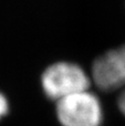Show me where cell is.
<instances>
[{
    "instance_id": "3957f363",
    "label": "cell",
    "mask_w": 125,
    "mask_h": 126,
    "mask_svg": "<svg viewBox=\"0 0 125 126\" xmlns=\"http://www.w3.org/2000/svg\"><path fill=\"white\" fill-rule=\"evenodd\" d=\"M92 79L102 91L123 89L117 97V105L125 116V46L97 58L92 66Z\"/></svg>"
},
{
    "instance_id": "6da1fadb",
    "label": "cell",
    "mask_w": 125,
    "mask_h": 126,
    "mask_svg": "<svg viewBox=\"0 0 125 126\" xmlns=\"http://www.w3.org/2000/svg\"><path fill=\"white\" fill-rule=\"evenodd\" d=\"M91 80L80 65L71 62H57L46 69L41 84L49 98L59 101L71 94L89 90Z\"/></svg>"
},
{
    "instance_id": "277c9868",
    "label": "cell",
    "mask_w": 125,
    "mask_h": 126,
    "mask_svg": "<svg viewBox=\"0 0 125 126\" xmlns=\"http://www.w3.org/2000/svg\"><path fill=\"white\" fill-rule=\"evenodd\" d=\"M9 111V104L6 96L2 93H0V118H2L4 115H7Z\"/></svg>"
},
{
    "instance_id": "7a4b0ae2",
    "label": "cell",
    "mask_w": 125,
    "mask_h": 126,
    "mask_svg": "<svg viewBox=\"0 0 125 126\" xmlns=\"http://www.w3.org/2000/svg\"><path fill=\"white\" fill-rule=\"evenodd\" d=\"M57 116L62 126H101L103 112L97 96L85 90L57 101Z\"/></svg>"
}]
</instances>
